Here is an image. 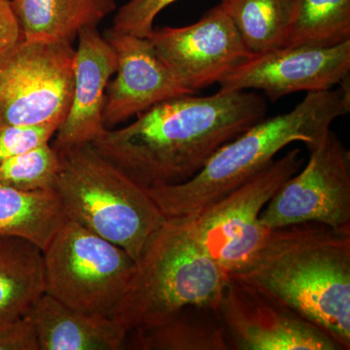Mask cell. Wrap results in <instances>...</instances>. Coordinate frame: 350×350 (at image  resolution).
<instances>
[{"mask_svg": "<svg viewBox=\"0 0 350 350\" xmlns=\"http://www.w3.org/2000/svg\"><path fill=\"white\" fill-rule=\"evenodd\" d=\"M265 98L222 91L163 101L133 123L107 130L92 142L103 158L144 189L183 183L223 145L265 118Z\"/></svg>", "mask_w": 350, "mask_h": 350, "instance_id": "1", "label": "cell"}, {"mask_svg": "<svg viewBox=\"0 0 350 350\" xmlns=\"http://www.w3.org/2000/svg\"><path fill=\"white\" fill-rule=\"evenodd\" d=\"M230 276L269 295L350 349V230L308 222L271 230Z\"/></svg>", "mask_w": 350, "mask_h": 350, "instance_id": "2", "label": "cell"}, {"mask_svg": "<svg viewBox=\"0 0 350 350\" xmlns=\"http://www.w3.org/2000/svg\"><path fill=\"white\" fill-rule=\"evenodd\" d=\"M349 82L340 89L310 92L291 111L264 118L223 145L193 178L147 192L165 218L186 217L238 188L288 145L301 142L312 150L334 121L349 112Z\"/></svg>", "mask_w": 350, "mask_h": 350, "instance_id": "3", "label": "cell"}, {"mask_svg": "<svg viewBox=\"0 0 350 350\" xmlns=\"http://www.w3.org/2000/svg\"><path fill=\"white\" fill-rule=\"evenodd\" d=\"M230 280L229 273L198 245L183 218H167L138 257L113 320L129 335L188 306L218 310Z\"/></svg>", "mask_w": 350, "mask_h": 350, "instance_id": "4", "label": "cell"}, {"mask_svg": "<svg viewBox=\"0 0 350 350\" xmlns=\"http://www.w3.org/2000/svg\"><path fill=\"white\" fill-rule=\"evenodd\" d=\"M54 188L69 220L126 250L137 261L167 218L149 196L91 144L57 150Z\"/></svg>", "mask_w": 350, "mask_h": 350, "instance_id": "5", "label": "cell"}, {"mask_svg": "<svg viewBox=\"0 0 350 350\" xmlns=\"http://www.w3.org/2000/svg\"><path fill=\"white\" fill-rule=\"evenodd\" d=\"M43 256L46 294L77 312L109 319L137 269L123 248L69 219Z\"/></svg>", "mask_w": 350, "mask_h": 350, "instance_id": "6", "label": "cell"}, {"mask_svg": "<svg viewBox=\"0 0 350 350\" xmlns=\"http://www.w3.org/2000/svg\"><path fill=\"white\" fill-rule=\"evenodd\" d=\"M303 165L300 149H292L229 194L181 218L204 252L229 275L236 273L250 264L268 238L271 230L260 221L262 209Z\"/></svg>", "mask_w": 350, "mask_h": 350, "instance_id": "7", "label": "cell"}, {"mask_svg": "<svg viewBox=\"0 0 350 350\" xmlns=\"http://www.w3.org/2000/svg\"><path fill=\"white\" fill-rule=\"evenodd\" d=\"M75 49L69 42H19L0 56V129L61 126L73 91Z\"/></svg>", "mask_w": 350, "mask_h": 350, "instance_id": "8", "label": "cell"}, {"mask_svg": "<svg viewBox=\"0 0 350 350\" xmlns=\"http://www.w3.org/2000/svg\"><path fill=\"white\" fill-rule=\"evenodd\" d=\"M303 170L280 187L262 209L260 221L269 230L315 222L350 230V152L331 130Z\"/></svg>", "mask_w": 350, "mask_h": 350, "instance_id": "9", "label": "cell"}, {"mask_svg": "<svg viewBox=\"0 0 350 350\" xmlns=\"http://www.w3.org/2000/svg\"><path fill=\"white\" fill-rule=\"evenodd\" d=\"M218 314L231 350H344L299 313L232 276Z\"/></svg>", "mask_w": 350, "mask_h": 350, "instance_id": "10", "label": "cell"}, {"mask_svg": "<svg viewBox=\"0 0 350 350\" xmlns=\"http://www.w3.org/2000/svg\"><path fill=\"white\" fill-rule=\"evenodd\" d=\"M147 38L172 75L195 93L218 84L253 56L220 4L195 24L153 29Z\"/></svg>", "mask_w": 350, "mask_h": 350, "instance_id": "11", "label": "cell"}, {"mask_svg": "<svg viewBox=\"0 0 350 350\" xmlns=\"http://www.w3.org/2000/svg\"><path fill=\"white\" fill-rule=\"evenodd\" d=\"M350 40L333 47L296 46L253 55L218 83L222 91L260 90L271 101L296 92L333 89L349 78Z\"/></svg>", "mask_w": 350, "mask_h": 350, "instance_id": "12", "label": "cell"}, {"mask_svg": "<svg viewBox=\"0 0 350 350\" xmlns=\"http://www.w3.org/2000/svg\"><path fill=\"white\" fill-rule=\"evenodd\" d=\"M105 38L117 56V76L108 83L105 93L103 122L107 128L163 101L196 94L184 87L157 56L148 38L112 29Z\"/></svg>", "mask_w": 350, "mask_h": 350, "instance_id": "13", "label": "cell"}, {"mask_svg": "<svg viewBox=\"0 0 350 350\" xmlns=\"http://www.w3.org/2000/svg\"><path fill=\"white\" fill-rule=\"evenodd\" d=\"M73 59V91L70 107L56 133V150L92 144L107 126L103 122L105 93L116 72L115 50L96 27L78 33Z\"/></svg>", "mask_w": 350, "mask_h": 350, "instance_id": "14", "label": "cell"}, {"mask_svg": "<svg viewBox=\"0 0 350 350\" xmlns=\"http://www.w3.org/2000/svg\"><path fill=\"white\" fill-rule=\"evenodd\" d=\"M40 350H119L128 333L113 319L77 312L44 293L25 313Z\"/></svg>", "mask_w": 350, "mask_h": 350, "instance_id": "15", "label": "cell"}, {"mask_svg": "<svg viewBox=\"0 0 350 350\" xmlns=\"http://www.w3.org/2000/svg\"><path fill=\"white\" fill-rule=\"evenodd\" d=\"M22 38L31 42H72L116 10L115 0H10Z\"/></svg>", "mask_w": 350, "mask_h": 350, "instance_id": "16", "label": "cell"}, {"mask_svg": "<svg viewBox=\"0 0 350 350\" xmlns=\"http://www.w3.org/2000/svg\"><path fill=\"white\" fill-rule=\"evenodd\" d=\"M44 293L43 250L27 239L0 236V324L24 317Z\"/></svg>", "mask_w": 350, "mask_h": 350, "instance_id": "17", "label": "cell"}, {"mask_svg": "<svg viewBox=\"0 0 350 350\" xmlns=\"http://www.w3.org/2000/svg\"><path fill=\"white\" fill-rule=\"evenodd\" d=\"M137 350H231L218 310L188 306L157 325L129 333Z\"/></svg>", "mask_w": 350, "mask_h": 350, "instance_id": "18", "label": "cell"}, {"mask_svg": "<svg viewBox=\"0 0 350 350\" xmlns=\"http://www.w3.org/2000/svg\"><path fill=\"white\" fill-rule=\"evenodd\" d=\"M66 220L54 190L25 192L0 184V236L19 237L44 250Z\"/></svg>", "mask_w": 350, "mask_h": 350, "instance_id": "19", "label": "cell"}, {"mask_svg": "<svg viewBox=\"0 0 350 350\" xmlns=\"http://www.w3.org/2000/svg\"><path fill=\"white\" fill-rule=\"evenodd\" d=\"M295 0H221L252 55L285 47Z\"/></svg>", "mask_w": 350, "mask_h": 350, "instance_id": "20", "label": "cell"}, {"mask_svg": "<svg viewBox=\"0 0 350 350\" xmlns=\"http://www.w3.org/2000/svg\"><path fill=\"white\" fill-rule=\"evenodd\" d=\"M350 40V0H295L285 47H333Z\"/></svg>", "mask_w": 350, "mask_h": 350, "instance_id": "21", "label": "cell"}, {"mask_svg": "<svg viewBox=\"0 0 350 350\" xmlns=\"http://www.w3.org/2000/svg\"><path fill=\"white\" fill-rule=\"evenodd\" d=\"M59 170V153L46 144L0 162V184L25 192L53 190Z\"/></svg>", "mask_w": 350, "mask_h": 350, "instance_id": "22", "label": "cell"}, {"mask_svg": "<svg viewBox=\"0 0 350 350\" xmlns=\"http://www.w3.org/2000/svg\"><path fill=\"white\" fill-rule=\"evenodd\" d=\"M178 0H129L120 7L112 31L147 38L153 31L154 21L163 9Z\"/></svg>", "mask_w": 350, "mask_h": 350, "instance_id": "23", "label": "cell"}, {"mask_svg": "<svg viewBox=\"0 0 350 350\" xmlns=\"http://www.w3.org/2000/svg\"><path fill=\"white\" fill-rule=\"evenodd\" d=\"M59 128L57 124L48 123L0 129V162L49 144Z\"/></svg>", "mask_w": 350, "mask_h": 350, "instance_id": "24", "label": "cell"}, {"mask_svg": "<svg viewBox=\"0 0 350 350\" xmlns=\"http://www.w3.org/2000/svg\"><path fill=\"white\" fill-rule=\"evenodd\" d=\"M0 350H40L36 329L25 315L0 324Z\"/></svg>", "mask_w": 350, "mask_h": 350, "instance_id": "25", "label": "cell"}, {"mask_svg": "<svg viewBox=\"0 0 350 350\" xmlns=\"http://www.w3.org/2000/svg\"><path fill=\"white\" fill-rule=\"evenodd\" d=\"M21 29L10 0H0V56L19 42Z\"/></svg>", "mask_w": 350, "mask_h": 350, "instance_id": "26", "label": "cell"}]
</instances>
